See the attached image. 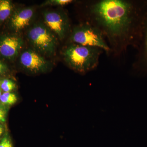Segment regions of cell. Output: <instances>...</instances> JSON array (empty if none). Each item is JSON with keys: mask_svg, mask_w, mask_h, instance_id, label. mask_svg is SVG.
I'll use <instances>...</instances> for the list:
<instances>
[{"mask_svg": "<svg viewBox=\"0 0 147 147\" xmlns=\"http://www.w3.org/2000/svg\"><path fill=\"white\" fill-rule=\"evenodd\" d=\"M44 24L60 40L68 38L71 32L70 21L63 10L46 11L43 13Z\"/></svg>", "mask_w": 147, "mask_h": 147, "instance_id": "cell-5", "label": "cell"}, {"mask_svg": "<svg viewBox=\"0 0 147 147\" xmlns=\"http://www.w3.org/2000/svg\"><path fill=\"white\" fill-rule=\"evenodd\" d=\"M14 5L9 0H0V25L7 23L14 11Z\"/></svg>", "mask_w": 147, "mask_h": 147, "instance_id": "cell-10", "label": "cell"}, {"mask_svg": "<svg viewBox=\"0 0 147 147\" xmlns=\"http://www.w3.org/2000/svg\"><path fill=\"white\" fill-rule=\"evenodd\" d=\"M74 1L72 0H48L41 5V6H46L54 5L58 6H64L68 5L69 4Z\"/></svg>", "mask_w": 147, "mask_h": 147, "instance_id": "cell-13", "label": "cell"}, {"mask_svg": "<svg viewBox=\"0 0 147 147\" xmlns=\"http://www.w3.org/2000/svg\"><path fill=\"white\" fill-rule=\"evenodd\" d=\"M34 15L32 7L15 9L7 22V27L11 32L18 33L30 25Z\"/></svg>", "mask_w": 147, "mask_h": 147, "instance_id": "cell-9", "label": "cell"}, {"mask_svg": "<svg viewBox=\"0 0 147 147\" xmlns=\"http://www.w3.org/2000/svg\"><path fill=\"white\" fill-rule=\"evenodd\" d=\"M137 50V53L132 63V73L142 77H147V12L142 39Z\"/></svg>", "mask_w": 147, "mask_h": 147, "instance_id": "cell-8", "label": "cell"}, {"mask_svg": "<svg viewBox=\"0 0 147 147\" xmlns=\"http://www.w3.org/2000/svg\"><path fill=\"white\" fill-rule=\"evenodd\" d=\"M4 128L3 125L1 124L0 123V137L2 136V135L4 133Z\"/></svg>", "mask_w": 147, "mask_h": 147, "instance_id": "cell-17", "label": "cell"}, {"mask_svg": "<svg viewBox=\"0 0 147 147\" xmlns=\"http://www.w3.org/2000/svg\"><path fill=\"white\" fill-rule=\"evenodd\" d=\"M103 52L98 47L67 42L62 50L61 55L69 68L78 73L85 74L97 67L100 56Z\"/></svg>", "mask_w": 147, "mask_h": 147, "instance_id": "cell-2", "label": "cell"}, {"mask_svg": "<svg viewBox=\"0 0 147 147\" xmlns=\"http://www.w3.org/2000/svg\"><path fill=\"white\" fill-rule=\"evenodd\" d=\"M19 61L23 68L32 73L45 72L50 67V62L33 49H28L22 52L20 54Z\"/></svg>", "mask_w": 147, "mask_h": 147, "instance_id": "cell-7", "label": "cell"}, {"mask_svg": "<svg viewBox=\"0 0 147 147\" xmlns=\"http://www.w3.org/2000/svg\"><path fill=\"white\" fill-rule=\"evenodd\" d=\"M2 90L1 89V80H0V96H1V95L2 94Z\"/></svg>", "mask_w": 147, "mask_h": 147, "instance_id": "cell-18", "label": "cell"}, {"mask_svg": "<svg viewBox=\"0 0 147 147\" xmlns=\"http://www.w3.org/2000/svg\"><path fill=\"white\" fill-rule=\"evenodd\" d=\"M1 88L3 92H10L16 89V85L11 79H3L1 80Z\"/></svg>", "mask_w": 147, "mask_h": 147, "instance_id": "cell-12", "label": "cell"}, {"mask_svg": "<svg viewBox=\"0 0 147 147\" xmlns=\"http://www.w3.org/2000/svg\"><path fill=\"white\" fill-rule=\"evenodd\" d=\"M27 37L34 50L40 55L51 56L55 54L57 37L45 24H34L28 30Z\"/></svg>", "mask_w": 147, "mask_h": 147, "instance_id": "cell-4", "label": "cell"}, {"mask_svg": "<svg viewBox=\"0 0 147 147\" xmlns=\"http://www.w3.org/2000/svg\"><path fill=\"white\" fill-rule=\"evenodd\" d=\"M2 104L0 105V122L5 121L6 117L7 110Z\"/></svg>", "mask_w": 147, "mask_h": 147, "instance_id": "cell-16", "label": "cell"}, {"mask_svg": "<svg viewBox=\"0 0 147 147\" xmlns=\"http://www.w3.org/2000/svg\"><path fill=\"white\" fill-rule=\"evenodd\" d=\"M147 0H94L84 4L83 22L96 27L115 57L137 49L142 39Z\"/></svg>", "mask_w": 147, "mask_h": 147, "instance_id": "cell-1", "label": "cell"}, {"mask_svg": "<svg viewBox=\"0 0 147 147\" xmlns=\"http://www.w3.org/2000/svg\"><path fill=\"white\" fill-rule=\"evenodd\" d=\"M8 65L5 61L0 59V76L5 75L9 71Z\"/></svg>", "mask_w": 147, "mask_h": 147, "instance_id": "cell-14", "label": "cell"}, {"mask_svg": "<svg viewBox=\"0 0 147 147\" xmlns=\"http://www.w3.org/2000/svg\"><path fill=\"white\" fill-rule=\"evenodd\" d=\"M0 147H13L9 137L5 136L0 141Z\"/></svg>", "mask_w": 147, "mask_h": 147, "instance_id": "cell-15", "label": "cell"}, {"mask_svg": "<svg viewBox=\"0 0 147 147\" xmlns=\"http://www.w3.org/2000/svg\"><path fill=\"white\" fill-rule=\"evenodd\" d=\"M68 38V42L98 47L107 55H111L110 47L102 33L89 23L83 22L74 27Z\"/></svg>", "mask_w": 147, "mask_h": 147, "instance_id": "cell-3", "label": "cell"}, {"mask_svg": "<svg viewBox=\"0 0 147 147\" xmlns=\"http://www.w3.org/2000/svg\"><path fill=\"white\" fill-rule=\"evenodd\" d=\"M24 44V40L17 34L4 33L0 34V59L4 61L14 60Z\"/></svg>", "mask_w": 147, "mask_h": 147, "instance_id": "cell-6", "label": "cell"}, {"mask_svg": "<svg viewBox=\"0 0 147 147\" xmlns=\"http://www.w3.org/2000/svg\"><path fill=\"white\" fill-rule=\"evenodd\" d=\"M17 97L13 93L3 92L0 96V102L3 105H12L17 102Z\"/></svg>", "mask_w": 147, "mask_h": 147, "instance_id": "cell-11", "label": "cell"}]
</instances>
